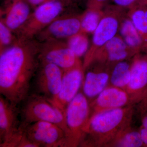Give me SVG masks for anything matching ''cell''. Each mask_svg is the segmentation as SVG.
I'll list each match as a JSON object with an SVG mask.
<instances>
[{"label": "cell", "mask_w": 147, "mask_h": 147, "mask_svg": "<svg viewBox=\"0 0 147 147\" xmlns=\"http://www.w3.org/2000/svg\"><path fill=\"white\" fill-rule=\"evenodd\" d=\"M39 51V42L34 38L17 40L0 53V93L13 105L19 106L30 94Z\"/></svg>", "instance_id": "1"}, {"label": "cell", "mask_w": 147, "mask_h": 147, "mask_svg": "<svg viewBox=\"0 0 147 147\" xmlns=\"http://www.w3.org/2000/svg\"><path fill=\"white\" fill-rule=\"evenodd\" d=\"M133 113L130 105L105 110L90 117L79 146L108 147L121 131L130 126Z\"/></svg>", "instance_id": "2"}, {"label": "cell", "mask_w": 147, "mask_h": 147, "mask_svg": "<svg viewBox=\"0 0 147 147\" xmlns=\"http://www.w3.org/2000/svg\"><path fill=\"white\" fill-rule=\"evenodd\" d=\"M20 105V127L39 121L49 122L60 127L66 137L65 112L53 102L38 95L30 93Z\"/></svg>", "instance_id": "3"}, {"label": "cell", "mask_w": 147, "mask_h": 147, "mask_svg": "<svg viewBox=\"0 0 147 147\" xmlns=\"http://www.w3.org/2000/svg\"><path fill=\"white\" fill-rule=\"evenodd\" d=\"M76 0H54L35 8L26 22L15 33L18 40L34 39L43 29L65 13Z\"/></svg>", "instance_id": "4"}, {"label": "cell", "mask_w": 147, "mask_h": 147, "mask_svg": "<svg viewBox=\"0 0 147 147\" xmlns=\"http://www.w3.org/2000/svg\"><path fill=\"white\" fill-rule=\"evenodd\" d=\"M90 114V102L88 98L83 92H79L65 110L67 147L79 146Z\"/></svg>", "instance_id": "5"}, {"label": "cell", "mask_w": 147, "mask_h": 147, "mask_svg": "<svg viewBox=\"0 0 147 147\" xmlns=\"http://www.w3.org/2000/svg\"><path fill=\"white\" fill-rule=\"evenodd\" d=\"M63 73V70L56 65L40 60L32 83V92L30 93L38 95L53 102L59 93Z\"/></svg>", "instance_id": "6"}, {"label": "cell", "mask_w": 147, "mask_h": 147, "mask_svg": "<svg viewBox=\"0 0 147 147\" xmlns=\"http://www.w3.org/2000/svg\"><path fill=\"white\" fill-rule=\"evenodd\" d=\"M39 57L40 60L56 65L64 71L83 64L80 58L64 40H51L39 42Z\"/></svg>", "instance_id": "7"}, {"label": "cell", "mask_w": 147, "mask_h": 147, "mask_svg": "<svg viewBox=\"0 0 147 147\" xmlns=\"http://www.w3.org/2000/svg\"><path fill=\"white\" fill-rule=\"evenodd\" d=\"M21 128L38 147H67L65 132L55 123L39 121Z\"/></svg>", "instance_id": "8"}, {"label": "cell", "mask_w": 147, "mask_h": 147, "mask_svg": "<svg viewBox=\"0 0 147 147\" xmlns=\"http://www.w3.org/2000/svg\"><path fill=\"white\" fill-rule=\"evenodd\" d=\"M82 15L64 13L42 30L35 38L39 42L51 40H67L80 32Z\"/></svg>", "instance_id": "9"}, {"label": "cell", "mask_w": 147, "mask_h": 147, "mask_svg": "<svg viewBox=\"0 0 147 147\" xmlns=\"http://www.w3.org/2000/svg\"><path fill=\"white\" fill-rule=\"evenodd\" d=\"M120 24L115 16L108 14L102 16L98 26L93 33L92 45L84 56L83 68L86 70L91 65L98 50L117 35Z\"/></svg>", "instance_id": "10"}, {"label": "cell", "mask_w": 147, "mask_h": 147, "mask_svg": "<svg viewBox=\"0 0 147 147\" xmlns=\"http://www.w3.org/2000/svg\"><path fill=\"white\" fill-rule=\"evenodd\" d=\"M132 105L130 96L125 90L113 86H107L94 100L90 102V117L105 110Z\"/></svg>", "instance_id": "11"}, {"label": "cell", "mask_w": 147, "mask_h": 147, "mask_svg": "<svg viewBox=\"0 0 147 147\" xmlns=\"http://www.w3.org/2000/svg\"><path fill=\"white\" fill-rule=\"evenodd\" d=\"M84 73L83 64L64 71L59 93L52 102L64 112H65L69 102L79 92L84 81Z\"/></svg>", "instance_id": "12"}, {"label": "cell", "mask_w": 147, "mask_h": 147, "mask_svg": "<svg viewBox=\"0 0 147 147\" xmlns=\"http://www.w3.org/2000/svg\"><path fill=\"white\" fill-rule=\"evenodd\" d=\"M147 89V54L134 58L130 69V78L125 89L133 104L139 103Z\"/></svg>", "instance_id": "13"}, {"label": "cell", "mask_w": 147, "mask_h": 147, "mask_svg": "<svg viewBox=\"0 0 147 147\" xmlns=\"http://www.w3.org/2000/svg\"><path fill=\"white\" fill-rule=\"evenodd\" d=\"M20 108L0 97V144H2L21 129Z\"/></svg>", "instance_id": "14"}, {"label": "cell", "mask_w": 147, "mask_h": 147, "mask_svg": "<svg viewBox=\"0 0 147 147\" xmlns=\"http://www.w3.org/2000/svg\"><path fill=\"white\" fill-rule=\"evenodd\" d=\"M7 6L4 18L1 19L14 33L23 26L32 12L31 6L27 0H11Z\"/></svg>", "instance_id": "15"}, {"label": "cell", "mask_w": 147, "mask_h": 147, "mask_svg": "<svg viewBox=\"0 0 147 147\" xmlns=\"http://www.w3.org/2000/svg\"><path fill=\"white\" fill-rule=\"evenodd\" d=\"M110 75L107 71L92 69L84 75L83 92L88 98H96L108 86Z\"/></svg>", "instance_id": "16"}, {"label": "cell", "mask_w": 147, "mask_h": 147, "mask_svg": "<svg viewBox=\"0 0 147 147\" xmlns=\"http://www.w3.org/2000/svg\"><path fill=\"white\" fill-rule=\"evenodd\" d=\"M119 30L120 36L131 51L137 53L145 50L143 40L130 18H126L122 22Z\"/></svg>", "instance_id": "17"}, {"label": "cell", "mask_w": 147, "mask_h": 147, "mask_svg": "<svg viewBox=\"0 0 147 147\" xmlns=\"http://www.w3.org/2000/svg\"><path fill=\"white\" fill-rule=\"evenodd\" d=\"M144 146L139 130L133 129L130 126L121 131L108 146L114 147Z\"/></svg>", "instance_id": "18"}, {"label": "cell", "mask_w": 147, "mask_h": 147, "mask_svg": "<svg viewBox=\"0 0 147 147\" xmlns=\"http://www.w3.org/2000/svg\"><path fill=\"white\" fill-rule=\"evenodd\" d=\"M130 19L137 29L147 50V4L130 9Z\"/></svg>", "instance_id": "19"}, {"label": "cell", "mask_w": 147, "mask_h": 147, "mask_svg": "<svg viewBox=\"0 0 147 147\" xmlns=\"http://www.w3.org/2000/svg\"><path fill=\"white\" fill-rule=\"evenodd\" d=\"M131 66L125 60L117 63L110 75L111 86L125 90L130 80Z\"/></svg>", "instance_id": "20"}, {"label": "cell", "mask_w": 147, "mask_h": 147, "mask_svg": "<svg viewBox=\"0 0 147 147\" xmlns=\"http://www.w3.org/2000/svg\"><path fill=\"white\" fill-rule=\"evenodd\" d=\"M100 9L87 8L82 15L81 32L88 34L93 33L102 18Z\"/></svg>", "instance_id": "21"}, {"label": "cell", "mask_w": 147, "mask_h": 147, "mask_svg": "<svg viewBox=\"0 0 147 147\" xmlns=\"http://www.w3.org/2000/svg\"><path fill=\"white\" fill-rule=\"evenodd\" d=\"M66 42L69 48L79 58L85 56L89 49L87 34L81 32L69 38Z\"/></svg>", "instance_id": "22"}, {"label": "cell", "mask_w": 147, "mask_h": 147, "mask_svg": "<svg viewBox=\"0 0 147 147\" xmlns=\"http://www.w3.org/2000/svg\"><path fill=\"white\" fill-rule=\"evenodd\" d=\"M1 147H38L27 136L24 129H21L2 144Z\"/></svg>", "instance_id": "23"}, {"label": "cell", "mask_w": 147, "mask_h": 147, "mask_svg": "<svg viewBox=\"0 0 147 147\" xmlns=\"http://www.w3.org/2000/svg\"><path fill=\"white\" fill-rule=\"evenodd\" d=\"M17 40V38L15 34L1 19L0 53L13 45Z\"/></svg>", "instance_id": "24"}, {"label": "cell", "mask_w": 147, "mask_h": 147, "mask_svg": "<svg viewBox=\"0 0 147 147\" xmlns=\"http://www.w3.org/2000/svg\"><path fill=\"white\" fill-rule=\"evenodd\" d=\"M117 6L131 9L138 6L147 4V0H112Z\"/></svg>", "instance_id": "25"}, {"label": "cell", "mask_w": 147, "mask_h": 147, "mask_svg": "<svg viewBox=\"0 0 147 147\" xmlns=\"http://www.w3.org/2000/svg\"><path fill=\"white\" fill-rule=\"evenodd\" d=\"M86 3L87 8L100 9L109 0H82Z\"/></svg>", "instance_id": "26"}, {"label": "cell", "mask_w": 147, "mask_h": 147, "mask_svg": "<svg viewBox=\"0 0 147 147\" xmlns=\"http://www.w3.org/2000/svg\"><path fill=\"white\" fill-rule=\"evenodd\" d=\"M139 110L142 115L147 112V89L142 97V100L138 103Z\"/></svg>", "instance_id": "27"}, {"label": "cell", "mask_w": 147, "mask_h": 147, "mask_svg": "<svg viewBox=\"0 0 147 147\" xmlns=\"http://www.w3.org/2000/svg\"><path fill=\"white\" fill-rule=\"evenodd\" d=\"M139 131L144 146L147 147V128L141 126Z\"/></svg>", "instance_id": "28"}, {"label": "cell", "mask_w": 147, "mask_h": 147, "mask_svg": "<svg viewBox=\"0 0 147 147\" xmlns=\"http://www.w3.org/2000/svg\"><path fill=\"white\" fill-rule=\"evenodd\" d=\"M52 1H54V0H27L31 6L34 7L35 8L42 4Z\"/></svg>", "instance_id": "29"}, {"label": "cell", "mask_w": 147, "mask_h": 147, "mask_svg": "<svg viewBox=\"0 0 147 147\" xmlns=\"http://www.w3.org/2000/svg\"><path fill=\"white\" fill-rule=\"evenodd\" d=\"M144 116L142 119V127L144 128H147V112L144 114Z\"/></svg>", "instance_id": "30"}, {"label": "cell", "mask_w": 147, "mask_h": 147, "mask_svg": "<svg viewBox=\"0 0 147 147\" xmlns=\"http://www.w3.org/2000/svg\"><path fill=\"white\" fill-rule=\"evenodd\" d=\"M9 1H11V0H9Z\"/></svg>", "instance_id": "31"}]
</instances>
